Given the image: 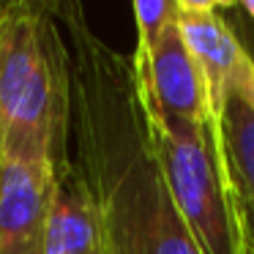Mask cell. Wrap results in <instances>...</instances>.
<instances>
[{
  "instance_id": "obj_1",
  "label": "cell",
  "mask_w": 254,
  "mask_h": 254,
  "mask_svg": "<svg viewBox=\"0 0 254 254\" xmlns=\"http://www.w3.org/2000/svg\"><path fill=\"white\" fill-rule=\"evenodd\" d=\"M52 11L68 66L66 159L99 208L104 254H202L156 161L131 58L110 50L77 6Z\"/></svg>"
},
{
  "instance_id": "obj_2",
  "label": "cell",
  "mask_w": 254,
  "mask_h": 254,
  "mask_svg": "<svg viewBox=\"0 0 254 254\" xmlns=\"http://www.w3.org/2000/svg\"><path fill=\"white\" fill-rule=\"evenodd\" d=\"M68 66L52 6L0 3L3 159H50L66 150Z\"/></svg>"
},
{
  "instance_id": "obj_3",
  "label": "cell",
  "mask_w": 254,
  "mask_h": 254,
  "mask_svg": "<svg viewBox=\"0 0 254 254\" xmlns=\"http://www.w3.org/2000/svg\"><path fill=\"white\" fill-rule=\"evenodd\" d=\"M145 110V107H142ZM164 183L202 254H241L238 197L227 181L208 123L161 118L145 110Z\"/></svg>"
},
{
  "instance_id": "obj_4",
  "label": "cell",
  "mask_w": 254,
  "mask_h": 254,
  "mask_svg": "<svg viewBox=\"0 0 254 254\" xmlns=\"http://www.w3.org/2000/svg\"><path fill=\"white\" fill-rule=\"evenodd\" d=\"M139 101L148 112L178 121L208 123V104L199 71L178 28V14L156 39L139 41L131 55ZM213 128V126H210Z\"/></svg>"
},
{
  "instance_id": "obj_5",
  "label": "cell",
  "mask_w": 254,
  "mask_h": 254,
  "mask_svg": "<svg viewBox=\"0 0 254 254\" xmlns=\"http://www.w3.org/2000/svg\"><path fill=\"white\" fill-rule=\"evenodd\" d=\"M221 3L210 0H178V28L202 79L213 137L219 131V121L224 115L232 85L252 58L221 17Z\"/></svg>"
},
{
  "instance_id": "obj_6",
  "label": "cell",
  "mask_w": 254,
  "mask_h": 254,
  "mask_svg": "<svg viewBox=\"0 0 254 254\" xmlns=\"http://www.w3.org/2000/svg\"><path fill=\"white\" fill-rule=\"evenodd\" d=\"M52 191H55V161L3 159L0 254H44Z\"/></svg>"
},
{
  "instance_id": "obj_7",
  "label": "cell",
  "mask_w": 254,
  "mask_h": 254,
  "mask_svg": "<svg viewBox=\"0 0 254 254\" xmlns=\"http://www.w3.org/2000/svg\"><path fill=\"white\" fill-rule=\"evenodd\" d=\"M44 254H104L99 208L79 172L66 159V150L55 161V191Z\"/></svg>"
},
{
  "instance_id": "obj_8",
  "label": "cell",
  "mask_w": 254,
  "mask_h": 254,
  "mask_svg": "<svg viewBox=\"0 0 254 254\" xmlns=\"http://www.w3.org/2000/svg\"><path fill=\"white\" fill-rule=\"evenodd\" d=\"M216 145L232 194L254 213V58L246 61L230 90Z\"/></svg>"
},
{
  "instance_id": "obj_9",
  "label": "cell",
  "mask_w": 254,
  "mask_h": 254,
  "mask_svg": "<svg viewBox=\"0 0 254 254\" xmlns=\"http://www.w3.org/2000/svg\"><path fill=\"white\" fill-rule=\"evenodd\" d=\"M131 11H134V22H137V39L150 41L175 19L178 0H137Z\"/></svg>"
},
{
  "instance_id": "obj_10",
  "label": "cell",
  "mask_w": 254,
  "mask_h": 254,
  "mask_svg": "<svg viewBox=\"0 0 254 254\" xmlns=\"http://www.w3.org/2000/svg\"><path fill=\"white\" fill-rule=\"evenodd\" d=\"M238 219H241V254H254V213L238 202Z\"/></svg>"
},
{
  "instance_id": "obj_11",
  "label": "cell",
  "mask_w": 254,
  "mask_h": 254,
  "mask_svg": "<svg viewBox=\"0 0 254 254\" xmlns=\"http://www.w3.org/2000/svg\"><path fill=\"white\" fill-rule=\"evenodd\" d=\"M241 11H246L249 17L254 19V0H246V3H241Z\"/></svg>"
},
{
  "instance_id": "obj_12",
  "label": "cell",
  "mask_w": 254,
  "mask_h": 254,
  "mask_svg": "<svg viewBox=\"0 0 254 254\" xmlns=\"http://www.w3.org/2000/svg\"><path fill=\"white\" fill-rule=\"evenodd\" d=\"M0 167H3V131H0Z\"/></svg>"
}]
</instances>
